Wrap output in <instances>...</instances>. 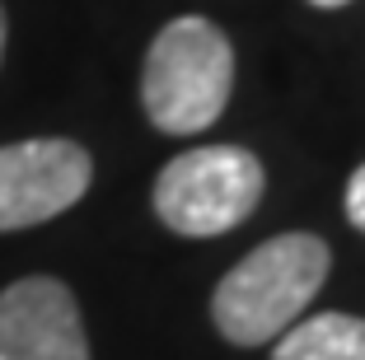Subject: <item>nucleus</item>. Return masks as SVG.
<instances>
[{
  "label": "nucleus",
  "instance_id": "f257e3e1",
  "mask_svg": "<svg viewBox=\"0 0 365 360\" xmlns=\"http://www.w3.org/2000/svg\"><path fill=\"white\" fill-rule=\"evenodd\" d=\"M328 244L319 234H277L215 286L211 318L235 346H262L304 314L328 276Z\"/></svg>",
  "mask_w": 365,
  "mask_h": 360
},
{
  "label": "nucleus",
  "instance_id": "f03ea898",
  "mask_svg": "<svg viewBox=\"0 0 365 360\" xmlns=\"http://www.w3.org/2000/svg\"><path fill=\"white\" fill-rule=\"evenodd\" d=\"M230 85H235L230 38L202 14H182V19L164 24L145 52L140 103L160 131L192 136L225 113Z\"/></svg>",
  "mask_w": 365,
  "mask_h": 360
},
{
  "label": "nucleus",
  "instance_id": "7ed1b4c3",
  "mask_svg": "<svg viewBox=\"0 0 365 360\" xmlns=\"http://www.w3.org/2000/svg\"><path fill=\"white\" fill-rule=\"evenodd\" d=\"M262 164L239 145H202L169 159L155 178V215L182 239H211L258 211Z\"/></svg>",
  "mask_w": 365,
  "mask_h": 360
},
{
  "label": "nucleus",
  "instance_id": "20e7f679",
  "mask_svg": "<svg viewBox=\"0 0 365 360\" xmlns=\"http://www.w3.org/2000/svg\"><path fill=\"white\" fill-rule=\"evenodd\" d=\"M94 159L76 140H19L0 145V234L29 230L71 211L89 192Z\"/></svg>",
  "mask_w": 365,
  "mask_h": 360
},
{
  "label": "nucleus",
  "instance_id": "39448f33",
  "mask_svg": "<svg viewBox=\"0 0 365 360\" xmlns=\"http://www.w3.org/2000/svg\"><path fill=\"white\" fill-rule=\"evenodd\" d=\"M0 360H89L80 304L56 276H24L0 295Z\"/></svg>",
  "mask_w": 365,
  "mask_h": 360
},
{
  "label": "nucleus",
  "instance_id": "423d86ee",
  "mask_svg": "<svg viewBox=\"0 0 365 360\" xmlns=\"http://www.w3.org/2000/svg\"><path fill=\"white\" fill-rule=\"evenodd\" d=\"M272 360H365V318L314 314L281 332Z\"/></svg>",
  "mask_w": 365,
  "mask_h": 360
},
{
  "label": "nucleus",
  "instance_id": "0eeeda50",
  "mask_svg": "<svg viewBox=\"0 0 365 360\" xmlns=\"http://www.w3.org/2000/svg\"><path fill=\"white\" fill-rule=\"evenodd\" d=\"M346 220L365 234V164L351 173V182H346Z\"/></svg>",
  "mask_w": 365,
  "mask_h": 360
},
{
  "label": "nucleus",
  "instance_id": "6e6552de",
  "mask_svg": "<svg viewBox=\"0 0 365 360\" xmlns=\"http://www.w3.org/2000/svg\"><path fill=\"white\" fill-rule=\"evenodd\" d=\"M309 5H319V10H342V5H351V0H309Z\"/></svg>",
  "mask_w": 365,
  "mask_h": 360
},
{
  "label": "nucleus",
  "instance_id": "1a4fd4ad",
  "mask_svg": "<svg viewBox=\"0 0 365 360\" xmlns=\"http://www.w3.org/2000/svg\"><path fill=\"white\" fill-rule=\"evenodd\" d=\"M0 52H5V10H0Z\"/></svg>",
  "mask_w": 365,
  "mask_h": 360
}]
</instances>
